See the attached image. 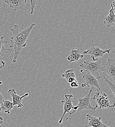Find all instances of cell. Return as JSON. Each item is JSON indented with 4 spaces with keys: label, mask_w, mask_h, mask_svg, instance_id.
Instances as JSON below:
<instances>
[{
    "label": "cell",
    "mask_w": 115,
    "mask_h": 127,
    "mask_svg": "<svg viewBox=\"0 0 115 127\" xmlns=\"http://www.w3.org/2000/svg\"><path fill=\"white\" fill-rule=\"evenodd\" d=\"M8 94L12 97V105L13 106H16L17 108H21L23 107V105L22 103V99L25 97L28 96L29 94L28 93H26L22 96L17 95L15 89H10L8 91Z\"/></svg>",
    "instance_id": "11"
},
{
    "label": "cell",
    "mask_w": 115,
    "mask_h": 127,
    "mask_svg": "<svg viewBox=\"0 0 115 127\" xmlns=\"http://www.w3.org/2000/svg\"><path fill=\"white\" fill-rule=\"evenodd\" d=\"M12 104V102H10V101L4 100L0 106L1 111H4L5 113L9 114L10 110L12 109L13 107Z\"/></svg>",
    "instance_id": "14"
},
{
    "label": "cell",
    "mask_w": 115,
    "mask_h": 127,
    "mask_svg": "<svg viewBox=\"0 0 115 127\" xmlns=\"http://www.w3.org/2000/svg\"><path fill=\"white\" fill-rule=\"evenodd\" d=\"M6 3L14 11L23 10L27 0H1Z\"/></svg>",
    "instance_id": "12"
},
{
    "label": "cell",
    "mask_w": 115,
    "mask_h": 127,
    "mask_svg": "<svg viewBox=\"0 0 115 127\" xmlns=\"http://www.w3.org/2000/svg\"><path fill=\"white\" fill-rule=\"evenodd\" d=\"M0 63L1 64V65L0 66V70L3 67H4L5 65V62L3 61H0ZM2 84V82H0V85H1Z\"/></svg>",
    "instance_id": "22"
},
{
    "label": "cell",
    "mask_w": 115,
    "mask_h": 127,
    "mask_svg": "<svg viewBox=\"0 0 115 127\" xmlns=\"http://www.w3.org/2000/svg\"><path fill=\"white\" fill-rule=\"evenodd\" d=\"M70 85H71V87L73 88H77L78 87V86H79L78 83L77 81L70 83Z\"/></svg>",
    "instance_id": "19"
},
{
    "label": "cell",
    "mask_w": 115,
    "mask_h": 127,
    "mask_svg": "<svg viewBox=\"0 0 115 127\" xmlns=\"http://www.w3.org/2000/svg\"><path fill=\"white\" fill-rule=\"evenodd\" d=\"M5 36H0V56L1 55V52L3 50H7V51H12V49H7L4 47V45L7 43V42L4 40Z\"/></svg>",
    "instance_id": "16"
},
{
    "label": "cell",
    "mask_w": 115,
    "mask_h": 127,
    "mask_svg": "<svg viewBox=\"0 0 115 127\" xmlns=\"http://www.w3.org/2000/svg\"><path fill=\"white\" fill-rule=\"evenodd\" d=\"M76 76L75 70L72 68H68L65 72L62 74V77L64 78L65 82H68L70 78H76Z\"/></svg>",
    "instance_id": "15"
},
{
    "label": "cell",
    "mask_w": 115,
    "mask_h": 127,
    "mask_svg": "<svg viewBox=\"0 0 115 127\" xmlns=\"http://www.w3.org/2000/svg\"><path fill=\"white\" fill-rule=\"evenodd\" d=\"M77 80L76 79V78H70L68 80V82H69V83H71L73 82H75V81H77Z\"/></svg>",
    "instance_id": "21"
},
{
    "label": "cell",
    "mask_w": 115,
    "mask_h": 127,
    "mask_svg": "<svg viewBox=\"0 0 115 127\" xmlns=\"http://www.w3.org/2000/svg\"><path fill=\"white\" fill-rule=\"evenodd\" d=\"M35 26V24L33 23L29 28L21 31L17 25H15L11 29L12 36L10 39V47L13 48V63H15L16 62L17 58L21 49L27 46L28 39Z\"/></svg>",
    "instance_id": "1"
},
{
    "label": "cell",
    "mask_w": 115,
    "mask_h": 127,
    "mask_svg": "<svg viewBox=\"0 0 115 127\" xmlns=\"http://www.w3.org/2000/svg\"><path fill=\"white\" fill-rule=\"evenodd\" d=\"M100 91L97 90L92 98L97 102V105L100 109H110L115 108V103L113 105H111L109 102V97L105 93L100 94Z\"/></svg>",
    "instance_id": "4"
},
{
    "label": "cell",
    "mask_w": 115,
    "mask_h": 127,
    "mask_svg": "<svg viewBox=\"0 0 115 127\" xmlns=\"http://www.w3.org/2000/svg\"><path fill=\"white\" fill-rule=\"evenodd\" d=\"M66 54L67 55V60L70 62L77 61L84 57L79 49L72 48Z\"/></svg>",
    "instance_id": "13"
},
{
    "label": "cell",
    "mask_w": 115,
    "mask_h": 127,
    "mask_svg": "<svg viewBox=\"0 0 115 127\" xmlns=\"http://www.w3.org/2000/svg\"><path fill=\"white\" fill-rule=\"evenodd\" d=\"M102 71L108 75V77H111L115 81V61L111 59L108 58L106 63L103 65Z\"/></svg>",
    "instance_id": "8"
},
{
    "label": "cell",
    "mask_w": 115,
    "mask_h": 127,
    "mask_svg": "<svg viewBox=\"0 0 115 127\" xmlns=\"http://www.w3.org/2000/svg\"><path fill=\"white\" fill-rule=\"evenodd\" d=\"M60 103L61 105H63V113L59 120V124L62 123L63 117L66 113H69L70 111L74 107L73 103L75 104V102L73 101V95L71 94L65 95V100L61 101Z\"/></svg>",
    "instance_id": "7"
},
{
    "label": "cell",
    "mask_w": 115,
    "mask_h": 127,
    "mask_svg": "<svg viewBox=\"0 0 115 127\" xmlns=\"http://www.w3.org/2000/svg\"><path fill=\"white\" fill-rule=\"evenodd\" d=\"M86 117L89 121L88 124L84 127H109L104 124L101 120L100 117L92 115L90 113L86 114Z\"/></svg>",
    "instance_id": "10"
},
{
    "label": "cell",
    "mask_w": 115,
    "mask_h": 127,
    "mask_svg": "<svg viewBox=\"0 0 115 127\" xmlns=\"http://www.w3.org/2000/svg\"><path fill=\"white\" fill-rule=\"evenodd\" d=\"M111 8L110 9L109 14L104 18L103 24L107 28L111 27V26L115 27V15L114 13L115 8V1H113L111 4Z\"/></svg>",
    "instance_id": "9"
},
{
    "label": "cell",
    "mask_w": 115,
    "mask_h": 127,
    "mask_svg": "<svg viewBox=\"0 0 115 127\" xmlns=\"http://www.w3.org/2000/svg\"><path fill=\"white\" fill-rule=\"evenodd\" d=\"M92 47L89 48L87 50L83 51L84 54H89L93 61H96L98 60L99 57H103L105 53H110L111 51V49L102 50L98 47H95L94 44V40L92 41Z\"/></svg>",
    "instance_id": "5"
},
{
    "label": "cell",
    "mask_w": 115,
    "mask_h": 127,
    "mask_svg": "<svg viewBox=\"0 0 115 127\" xmlns=\"http://www.w3.org/2000/svg\"><path fill=\"white\" fill-rule=\"evenodd\" d=\"M80 66L87 72H89L98 79H100L101 77L99 75L100 72L102 71L103 65L100 60H97L94 62H91L89 60L84 61Z\"/></svg>",
    "instance_id": "3"
},
{
    "label": "cell",
    "mask_w": 115,
    "mask_h": 127,
    "mask_svg": "<svg viewBox=\"0 0 115 127\" xmlns=\"http://www.w3.org/2000/svg\"><path fill=\"white\" fill-rule=\"evenodd\" d=\"M37 3V0H30V4H31V14H33L34 13V8Z\"/></svg>",
    "instance_id": "18"
},
{
    "label": "cell",
    "mask_w": 115,
    "mask_h": 127,
    "mask_svg": "<svg viewBox=\"0 0 115 127\" xmlns=\"http://www.w3.org/2000/svg\"><path fill=\"white\" fill-rule=\"evenodd\" d=\"M93 91V90H90L87 95L83 97H80L78 99V103L77 106H74L73 110L69 113V116L66 118V120H68L69 117L72 115V114L76 112L86 110H91L93 111L96 110L98 108V106L97 105L95 107H92L90 103V97L91 94Z\"/></svg>",
    "instance_id": "2"
},
{
    "label": "cell",
    "mask_w": 115,
    "mask_h": 127,
    "mask_svg": "<svg viewBox=\"0 0 115 127\" xmlns=\"http://www.w3.org/2000/svg\"><path fill=\"white\" fill-rule=\"evenodd\" d=\"M104 81H105V83L107 84L110 87V88L111 89L112 93L113 94V95L115 96V85L114 83H112L111 82H110L109 81V80L108 79V77H104Z\"/></svg>",
    "instance_id": "17"
},
{
    "label": "cell",
    "mask_w": 115,
    "mask_h": 127,
    "mask_svg": "<svg viewBox=\"0 0 115 127\" xmlns=\"http://www.w3.org/2000/svg\"><path fill=\"white\" fill-rule=\"evenodd\" d=\"M80 71L83 74V78L85 80V83L81 85L82 87H87L90 88V90H93L94 88H97L98 90L100 91L99 79L91 74L89 72L85 74L82 69L80 70Z\"/></svg>",
    "instance_id": "6"
},
{
    "label": "cell",
    "mask_w": 115,
    "mask_h": 127,
    "mask_svg": "<svg viewBox=\"0 0 115 127\" xmlns=\"http://www.w3.org/2000/svg\"><path fill=\"white\" fill-rule=\"evenodd\" d=\"M1 91H0V112L1 111V110H0V106L2 104L3 101L5 100L4 97H3V96L1 95Z\"/></svg>",
    "instance_id": "20"
},
{
    "label": "cell",
    "mask_w": 115,
    "mask_h": 127,
    "mask_svg": "<svg viewBox=\"0 0 115 127\" xmlns=\"http://www.w3.org/2000/svg\"><path fill=\"white\" fill-rule=\"evenodd\" d=\"M3 118L2 117H0V126L3 123Z\"/></svg>",
    "instance_id": "23"
}]
</instances>
